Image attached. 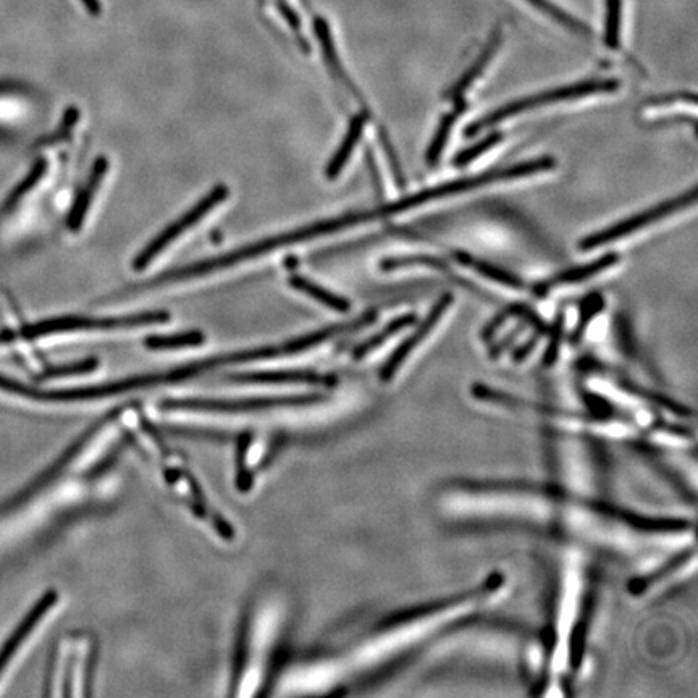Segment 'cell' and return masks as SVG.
Masks as SVG:
<instances>
[{
	"mask_svg": "<svg viewBox=\"0 0 698 698\" xmlns=\"http://www.w3.org/2000/svg\"><path fill=\"white\" fill-rule=\"evenodd\" d=\"M503 139V135L495 131L492 135L485 136L484 139H480L479 143L472 144L469 148L464 149V151L458 152V156L455 159V165L458 167H464V165L471 164L474 160L479 159L482 154L490 151V149L495 148L498 143Z\"/></svg>",
	"mask_w": 698,
	"mask_h": 698,
	"instance_id": "7402d4cb",
	"label": "cell"
},
{
	"mask_svg": "<svg viewBox=\"0 0 698 698\" xmlns=\"http://www.w3.org/2000/svg\"><path fill=\"white\" fill-rule=\"evenodd\" d=\"M619 81L616 80H589L572 83V85L560 86V88L547 89L539 94L532 96L521 97L516 101L508 102L505 106L498 107L490 114L484 115L480 120L471 123L467 130H464V136H476L479 131L487 130V128L503 122L506 118L514 117V115L522 114L527 110L539 109V107L550 106L555 102L571 101V99H579V97L593 96V94H610L618 91Z\"/></svg>",
	"mask_w": 698,
	"mask_h": 698,
	"instance_id": "7a4b0ae2",
	"label": "cell"
},
{
	"mask_svg": "<svg viewBox=\"0 0 698 698\" xmlns=\"http://www.w3.org/2000/svg\"><path fill=\"white\" fill-rule=\"evenodd\" d=\"M170 319L169 312H148L135 316L110 317V319H91V317L64 316L44 320L38 324L26 325L22 330H7L0 333V345L17 340H36L54 333L73 332V330H96V328H128L143 325L164 324Z\"/></svg>",
	"mask_w": 698,
	"mask_h": 698,
	"instance_id": "3957f363",
	"label": "cell"
},
{
	"mask_svg": "<svg viewBox=\"0 0 698 698\" xmlns=\"http://www.w3.org/2000/svg\"><path fill=\"white\" fill-rule=\"evenodd\" d=\"M55 603H57V593H46L43 600L36 603L33 610L23 619L15 634L5 642L2 652H0V684L4 682L5 677L9 676L10 668L17 661V656L22 653L23 645L28 642L34 629L46 618V614L54 608Z\"/></svg>",
	"mask_w": 698,
	"mask_h": 698,
	"instance_id": "52a82bcc",
	"label": "cell"
},
{
	"mask_svg": "<svg viewBox=\"0 0 698 698\" xmlns=\"http://www.w3.org/2000/svg\"><path fill=\"white\" fill-rule=\"evenodd\" d=\"M97 367L96 359H88V361L76 362L70 366L54 367L44 374V379H60V377H68V375L86 374V372L94 371Z\"/></svg>",
	"mask_w": 698,
	"mask_h": 698,
	"instance_id": "cb8c5ba5",
	"label": "cell"
},
{
	"mask_svg": "<svg viewBox=\"0 0 698 698\" xmlns=\"http://www.w3.org/2000/svg\"><path fill=\"white\" fill-rule=\"evenodd\" d=\"M455 257L459 264L466 265L469 269L476 270L477 274L488 278V280H493V282L500 283V285L509 286V288H514V290H524V288H526V283L522 282L518 275L511 274V272L501 269L498 265L482 261V259H477V257L471 256V254L461 253V251H458Z\"/></svg>",
	"mask_w": 698,
	"mask_h": 698,
	"instance_id": "7c38bea8",
	"label": "cell"
},
{
	"mask_svg": "<svg viewBox=\"0 0 698 698\" xmlns=\"http://www.w3.org/2000/svg\"><path fill=\"white\" fill-rule=\"evenodd\" d=\"M107 170H109V160L106 157H99V159L94 162L93 170H91V175H89L88 183H86L85 188L81 190L78 194L75 204H73L72 211L68 214L67 225L73 232H78L83 223H85L86 215H88L89 207L93 204L94 196H96L99 186H101V181L106 177Z\"/></svg>",
	"mask_w": 698,
	"mask_h": 698,
	"instance_id": "9c48e42d",
	"label": "cell"
},
{
	"mask_svg": "<svg viewBox=\"0 0 698 698\" xmlns=\"http://www.w3.org/2000/svg\"><path fill=\"white\" fill-rule=\"evenodd\" d=\"M603 307H605V299H603L600 293H592V295L584 299V303L581 304V314H579V320H577L576 330L572 332V343H577V341L581 340L590 322L603 311Z\"/></svg>",
	"mask_w": 698,
	"mask_h": 698,
	"instance_id": "44dd1931",
	"label": "cell"
},
{
	"mask_svg": "<svg viewBox=\"0 0 698 698\" xmlns=\"http://www.w3.org/2000/svg\"><path fill=\"white\" fill-rule=\"evenodd\" d=\"M455 102L456 109L443 115L442 120L438 123L434 138H432V143H430L429 149L425 152V162L430 167H434V165L438 164V160L442 159L443 151H445L446 144H448V139H450L451 130L455 127L456 120L467 109L463 99H458Z\"/></svg>",
	"mask_w": 698,
	"mask_h": 698,
	"instance_id": "4fadbf2b",
	"label": "cell"
},
{
	"mask_svg": "<svg viewBox=\"0 0 698 698\" xmlns=\"http://www.w3.org/2000/svg\"><path fill=\"white\" fill-rule=\"evenodd\" d=\"M689 553H687V551H681L679 555L674 556L673 560H669L668 563L658 568V571L652 572V574H645V576L642 577H637V579L631 582L629 589H631V592L635 593V595H640V593H644L645 590L652 589L653 585L658 584L661 579L671 576L677 568H681L682 564L686 563L687 558H689Z\"/></svg>",
	"mask_w": 698,
	"mask_h": 698,
	"instance_id": "e0dca14e",
	"label": "cell"
},
{
	"mask_svg": "<svg viewBox=\"0 0 698 698\" xmlns=\"http://www.w3.org/2000/svg\"><path fill=\"white\" fill-rule=\"evenodd\" d=\"M674 102H686L690 106H695L697 102V97L694 93H676V94H666V96L652 97L648 99V106L658 107V106H671Z\"/></svg>",
	"mask_w": 698,
	"mask_h": 698,
	"instance_id": "d4e9b609",
	"label": "cell"
},
{
	"mask_svg": "<svg viewBox=\"0 0 698 698\" xmlns=\"http://www.w3.org/2000/svg\"><path fill=\"white\" fill-rule=\"evenodd\" d=\"M204 343V335L198 330L191 332L175 333V335H157L146 340V346L151 349H177L188 348V346H198Z\"/></svg>",
	"mask_w": 698,
	"mask_h": 698,
	"instance_id": "d6986e66",
	"label": "cell"
},
{
	"mask_svg": "<svg viewBox=\"0 0 698 698\" xmlns=\"http://www.w3.org/2000/svg\"><path fill=\"white\" fill-rule=\"evenodd\" d=\"M501 41H503V33H501V28H497V30L490 34V39H488L487 46L484 47V51L480 52L476 62H474V64L471 65V68H469V70H467V72L464 73V75L461 76L458 81H456V85L450 89V93H448V97H450V99H453V101L463 99L464 93H466L467 89L474 85V81H476L477 78H479V76L485 72V68H487L488 64L492 62L493 57H495V54H497Z\"/></svg>",
	"mask_w": 698,
	"mask_h": 698,
	"instance_id": "30bf717a",
	"label": "cell"
},
{
	"mask_svg": "<svg viewBox=\"0 0 698 698\" xmlns=\"http://www.w3.org/2000/svg\"><path fill=\"white\" fill-rule=\"evenodd\" d=\"M619 256L616 253H608L600 259L589 262V264L577 265L572 269L563 270L560 274L553 275L547 278L545 282H540L535 286V293L543 296L547 295L548 291L553 290L556 286L572 285V283L585 282L595 275L602 274L606 269H610L614 264H618Z\"/></svg>",
	"mask_w": 698,
	"mask_h": 698,
	"instance_id": "ba28073f",
	"label": "cell"
},
{
	"mask_svg": "<svg viewBox=\"0 0 698 698\" xmlns=\"http://www.w3.org/2000/svg\"><path fill=\"white\" fill-rule=\"evenodd\" d=\"M236 379L244 382H327L325 377L309 374V372H259V374L241 375Z\"/></svg>",
	"mask_w": 698,
	"mask_h": 698,
	"instance_id": "ffe728a7",
	"label": "cell"
},
{
	"mask_svg": "<svg viewBox=\"0 0 698 698\" xmlns=\"http://www.w3.org/2000/svg\"><path fill=\"white\" fill-rule=\"evenodd\" d=\"M695 201H697V188L694 186L692 190L687 191V193H682L681 196H677V198L660 202V204L650 207L647 211L632 215V217H627L623 222L614 223V225L605 228L602 232L587 236V238H584V240L579 243V249H581V251H592V249L600 248L603 244L621 240L624 236L632 235V233L637 232L640 228L648 227V225L660 222V220L666 219L669 215L676 214V212L682 211V209L694 206Z\"/></svg>",
	"mask_w": 698,
	"mask_h": 698,
	"instance_id": "277c9868",
	"label": "cell"
},
{
	"mask_svg": "<svg viewBox=\"0 0 698 698\" xmlns=\"http://www.w3.org/2000/svg\"><path fill=\"white\" fill-rule=\"evenodd\" d=\"M290 285L291 288L303 291L304 295L316 299L320 304L330 307L333 311L346 312L351 309V303H349L348 299L340 295H335L332 291L325 290L322 286L311 282V280H307V278L301 277V275H293V277L290 278Z\"/></svg>",
	"mask_w": 698,
	"mask_h": 698,
	"instance_id": "5bb4252c",
	"label": "cell"
},
{
	"mask_svg": "<svg viewBox=\"0 0 698 698\" xmlns=\"http://www.w3.org/2000/svg\"><path fill=\"white\" fill-rule=\"evenodd\" d=\"M453 303V296L450 293H445L442 298L438 299L437 303L432 306L429 314L422 320L419 327L416 328V332L411 335V337L406 338V340L401 343L398 348L393 351L392 356L388 358L385 362L382 372H380V377L385 382H390V380L395 377L396 371L403 366L404 361L409 358V354L413 353L417 346L421 345L425 338L429 337L432 330L437 327L438 322L445 316L446 309Z\"/></svg>",
	"mask_w": 698,
	"mask_h": 698,
	"instance_id": "8992f818",
	"label": "cell"
},
{
	"mask_svg": "<svg viewBox=\"0 0 698 698\" xmlns=\"http://www.w3.org/2000/svg\"><path fill=\"white\" fill-rule=\"evenodd\" d=\"M564 324H566V319H564L563 312H560V314L555 317V322H553V327H551L547 351L543 354V364L547 367L553 366L556 359H558V354H560L561 341H563L564 335Z\"/></svg>",
	"mask_w": 698,
	"mask_h": 698,
	"instance_id": "603a6c76",
	"label": "cell"
},
{
	"mask_svg": "<svg viewBox=\"0 0 698 698\" xmlns=\"http://www.w3.org/2000/svg\"><path fill=\"white\" fill-rule=\"evenodd\" d=\"M228 193H230V191H228L227 186H215L211 193L204 196L196 206L191 207L190 211L186 212L183 217H180L177 222L172 223V225H169L165 230H162V232L138 254V257L135 259V269L141 270L144 269V267H148L167 246H170L173 241L180 238L186 230H190L196 223L201 222L202 217L209 214L214 207L219 206L220 202L225 201V199L228 198Z\"/></svg>",
	"mask_w": 698,
	"mask_h": 698,
	"instance_id": "5b68a950",
	"label": "cell"
},
{
	"mask_svg": "<svg viewBox=\"0 0 698 698\" xmlns=\"http://www.w3.org/2000/svg\"><path fill=\"white\" fill-rule=\"evenodd\" d=\"M366 122L367 114H362V112L361 114L354 115V117L351 118L348 131H346L345 138H343V141H341L340 148L335 151L332 159H330V162H328V178H332L333 180V178H337L338 175L343 172L345 165L348 164L349 157H351L354 149H356V146H358L359 139H361L362 136V131H364V127H366Z\"/></svg>",
	"mask_w": 698,
	"mask_h": 698,
	"instance_id": "8fae6325",
	"label": "cell"
},
{
	"mask_svg": "<svg viewBox=\"0 0 698 698\" xmlns=\"http://www.w3.org/2000/svg\"><path fill=\"white\" fill-rule=\"evenodd\" d=\"M414 322H416V316H413V314L396 317L390 324L385 325L379 333H375L374 337L369 338V340L364 341L362 345H359L356 351H354V358H364L366 354L371 353L375 348H379L380 345H383L388 338H392L393 335L401 332L404 328L414 325Z\"/></svg>",
	"mask_w": 698,
	"mask_h": 698,
	"instance_id": "2e32d148",
	"label": "cell"
},
{
	"mask_svg": "<svg viewBox=\"0 0 698 698\" xmlns=\"http://www.w3.org/2000/svg\"><path fill=\"white\" fill-rule=\"evenodd\" d=\"M526 2L532 5L534 9L542 12L543 15H547L553 22L560 23L563 28L571 31V33L579 34V36H584V38H590V36H592V31H590L589 26L579 22L577 18L569 15L568 12H564L561 7L553 4L550 0H526Z\"/></svg>",
	"mask_w": 698,
	"mask_h": 698,
	"instance_id": "9a60e30c",
	"label": "cell"
},
{
	"mask_svg": "<svg viewBox=\"0 0 698 698\" xmlns=\"http://www.w3.org/2000/svg\"><path fill=\"white\" fill-rule=\"evenodd\" d=\"M556 160L553 157H540V159L526 160L521 164L511 165L505 169H493L488 172L474 175V177L459 178V180L448 181L442 185L434 186L429 190L419 191V193L408 196V198L400 199V201L392 202L387 206L377 207L374 211L366 212L367 220L380 219L387 215L398 214V212H406L414 207L422 206L425 202L435 201V199L448 198L455 194L464 193V191L474 190L480 186L492 185L498 181L516 180V178L529 177L535 173L548 172L555 169Z\"/></svg>",
	"mask_w": 698,
	"mask_h": 698,
	"instance_id": "6da1fadb",
	"label": "cell"
},
{
	"mask_svg": "<svg viewBox=\"0 0 698 698\" xmlns=\"http://www.w3.org/2000/svg\"><path fill=\"white\" fill-rule=\"evenodd\" d=\"M605 34L603 41L610 49L621 44V22H623V0H606Z\"/></svg>",
	"mask_w": 698,
	"mask_h": 698,
	"instance_id": "ac0fdd59",
	"label": "cell"
},
{
	"mask_svg": "<svg viewBox=\"0 0 698 698\" xmlns=\"http://www.w3.org/2000/svg\"><path fill=\"white\" fill-rule=\"evenodd\" d=\"M545 324V322H543ZM539 325L537 327V330H535L534 335H532V338H530L529 341H527L526 345L521 346V348L514 353V359L516 361H522V359H526L527 356H529L530 351L535 348V345L539 343L540 337H542L543 332H545V325Z\"/></svg>",
	"mask_w": 698,
	"mask_h": 698,
	"instance_id": "484cf974",
	"label": "cell"
}]
</instances>
